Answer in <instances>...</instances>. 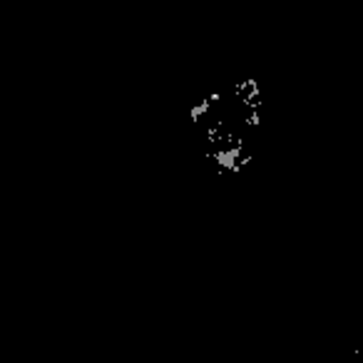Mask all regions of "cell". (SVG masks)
<instances>
[{
    "instance_id": "obj_1",
    "label": "cell",
    "mask_w": 363,
    "mask_h": 363,
    "mask_svg": "<svg viewBox=\"0 0 363 363\" xmlns=\"http://www.w3.org/2000/svg\"><path fill=\"white\" fill-rule=\"evenodd\" d=\"M259 92L252 82L212 92L194 107L202 150L219 169H242L252 157V140L259 130Z\"/></svg>"
}]
</instances>
